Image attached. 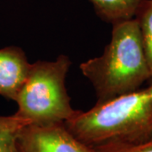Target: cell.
<instances>
[{"instance_id":"1","label":"cell","mask_w":152,"mask_h":152,"mask_svg":"<svg viewBox=\"0 0 152 152\" xmlns=\"http://www.w3.org/2000/svg\"><path fill=\"white\" fill-rule=\"evenodd\" d=\"M66 127L80 141L96 147L112 141H138L152 136V81L138 89L77 110Z\"/></svg>"},{"instance_id":"2","label":"cell","mask_w":152,"mask_h":152,"mask_svg":"<svg viewBox=\"0 0 152 152\" xmlns=\"http://www.w3.org/2000/svg\"><path fill=\"white\" fill-rule=\"evenodd\" d=\"M80 69L92 84L96 102L136 91L149 80L151 75L135 18L113 24L103 53L81 63Z\"/></svg>"},{"instance_id":"3","label":"cell","mask_w":152,"mask_h":152,"mask_svg":"<svg viewBox=\"0 0 152 152\" xmlns=\"http://www.w3.org/2000/svg\"><path fill=\"white\" fill-rule=\"evenodd\" d=\"M71 60L64 54L54 61L30 64L15 102V115L35 124L65 123L76 113L67 93L65 80Z\"/></svg>"},{"instance_id":"4","label":"cell","mask_w":152,"mask_h":152,"mask_svg":"<svg viewBox=\"0 0 152 152\" xmlns=\"http://www.w3.org/2000/svg\"><path fill=\"white\" fill-rule=\"evenodd\" d=\"M15 152H94L80 141L64 123L25 126L17 135Z\"/></svg>"},{"instance_id":"5","label":"cell","mask_w":152,"mask_h":152,"mask_svg":"<svg viewBox=\"0 0 152 152\" xmlns=\"http://www.w3.org/2000/svg\"><path fill=\"white\" fill-rule=\"evenodd\" d=\"M30 63L23 49L10 46L0 49V96L15 100L25 81Z\"/></svg>"},{"instance_id":"6","label":"cell","mask_w":152,"mask_h":152,"mask_svg":"<svg viewBox=\"0 0 152 152\" xmlns=\"http://www.w3.org/2000/svg\"><path fill=\"white\" fill-rule=\"evenodd\" d=\"M103 21L115 23L134 18L143 0H89Z\"/></svg>"},{"instance_id":"7","label":"cell","mask_w":152,"mask_h":152,"mask_svg":"<svg viewBox=\"0 0 152 152\" xmlns=\"http://www.w3.org/2000/svg\"><path fill=\"white\" fill-rule=\"evenodd\" d=\"M140 31L145 56L152 81V0H143L134 16Z\"/></svg>"},{"instance_id":"8","label":"cell","mask_w":152,"mask_h":152,"mask_svg":"<svg viewBox=\"0 0 152 152\" xmlns=\"http://www.w3.org/2000/svg\"><path fill=\"white\" fill-rule=\"evenodd\" d=\"M31 124L15 114L0 116V152H15L17 135L22 129Z\"/></svg>"},{"instance_id":"9","label":"cell","mask_w":152,"mask_h":152,"mask_svg":"<svg viewBox=\"0 0 152 152\" xmlns=\"http://www.w3.org/2000/svg\"><path fill=\"white\" fill-rule=\"evenodd\" d=\"M94 152H152V136L138 141H112L93 147Z\"/></svg>"}]
</instances>
